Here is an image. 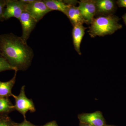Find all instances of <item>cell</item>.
<instances>
[{"instance_id": "6da1fadb", "label": "cell", "mask_w": 126, "mask_h": 126, "mask_svg": "<svg viewBox=\"0 0 126 126\" xmlns=\"http://www.w3.org/2000/svg\"><path fill=\"white\" fill-rule=\"evenodd\" d=\"M1 56L17 71H25L31 65L33 50L21 37L12 33L0 35Z\"/></svg>"}, {"instance_id": "7a4b0ae2", "label": "cell", "mask_w": 126, "mask_h": 126, "mask_svg": "<svg viewBox=\"0 0 126 126\" xmlns=\"http://www.w3.org/2000/svg\"><path fill=\"white\" fill-rule=\"evenodd\" d=\"M119 20L117 16L113 15L99 16L93 19L88 32L93 38L112 34L122 28V25L119 23Z\"/></svg>"}, {"instance_id": "3957f363", "label": "cell", "mask_w": 126, "mask_h": 126, "mask_svg": "<svg viewBox=\"0 0 126 126\" xmlns=\"http://www.w3.org/2000/svg\"><path fill=\"white\" fill-rule=\"evenodd\" d=\"M25 86L21 88L19 94L17 96L13 94L12 97L15 99V109L23 115L24 119H26L27 112L33 113L36 111L34 104L32 99L28 98L25 92Z\"/></svg>"}, {"instance_id": "277c9868", "label": "cell", "mask_w": 126, "mask_h": 126, "mask_svg": "<svg viewBox=\"0 0 126 126\" xmlns=\"http://www.w3.org/2000/svg\"><path fill=\"white\" fill-rule=\"evenodd\" d=\"M25 4L21 0H6L3 15L4 20L12 17L19 19L21 14L25 11Z\"/></svg>"}, {"instance_id": "5b68a950", "label": "cell", "mask_w": 126, "mask_h": 126, "mask_svg": "<svg viewBox=\"0 0 126 126\" xmlns=\"http://www.w3.org/2000/svg\"><path fill=\"white\" fill-rule=\"evenodd\" d=\"M25 11L38 22L49 12L52 11L43 0H35L33 2L26 4Z\"/></svg>"}, {"instance_id": "8992f818", "label": "cell", "mask_w": 126, "mask_h": 126, "mask_svg": "<svg viewBox=\"0 0 126 126\" xmlns=\"http://www.w3.org/2000/svg\"><path fill=\"white\" fill-rule=\"evenodd\" d=\"M79 3L78 8L80 11L84 23L90 24L97 14V9L95 0H82Z\"/></svg>"}, {"instance_id": "52a82bcc", "label": "cell", "mask_w": 126, "mask_h": 126, "mask_svg": "<svg viewBox=\"0 0 126 126\" xmlns=\"http://www.w3.org/2000/svg\"><path fill=\"white\" fill-rule=\"evenodd\" d=\"M19 20L22 26V34L21 37L25 42L27 43L38 22L25 11L21 14Z\"/></svg>"}, {"instance_id": "ba28073f", "label": "cell", "mask_w": 126, "mask_h": 126, "mask_svg": "<svg viewBox=\"0 0 126 126\" xmlns=\"http://www.w3.org/2000/svg\"><path fill=\"white\" fill-rule=\"evenodd\" d=\"M80 122L88 124L91 126H104L106 122L102 113L96 111L92 113H83L78 115Z\"/></svg>"}, {"instance_id": "9c48e42d", "label": "cell", "mask_w": 126, "mask_h": 126, "mask_svg": "<svg viewBox=\"0 0 126 126\" xmlns=\"http://www.w3.org/2000/svg\"><path fill=\"white\" fill-rule=\"evenodd\" d=\"M97 14L101 16L113 15L116 9V2L112 0H95Z\"/></svg>"}, {"instance_id": "30bf717a", "label": "cell", "mask_w": 126, "mask_h": 126, "mask_svg": "<svg viewBox=\"0 0 126 126\" xmlns=\"http://www.w3.org/2000/svg\"><path fill=\"white\" fill-rule=\"evenodd\" d=\"M87 29L81 24L74 26L72 30L73 43L75 49L79 55L82 54L80 50V46L85 34V31Z\"/></svg>"}, {"instance_id": "8fae6325", "label": "cell", "mask_w": 126, "mask_h": 126, "mask_svg": "<svg viewBox=\"0 0 126 126\" xmlns=\"http://www.w3.org/2000/svg\"><path fill=\"white\" fill-rule=\"evenodd\" d=\"M69 19L73 26L84 23L78 7L75 5H70L65 14Z\"/></svg>"}, {"instance_id": "7c38bea8", "label": "cell", "mask_w": 126, "mask_h": 126, "mask_svg": "<svg viewBox=\"0 0 126 126\" xmlns=\"http://www.w3.org/2000/svg\"><path fill=\"white\" fill-rule=\"evenodd\" d=\"M17 71H15L14 77L7 82L0 81V97H9L12 96V88L16 83Z\"/></svg>"}, {"instance_id": "4fadbf2b", "label": "cell", "mask_w": 126, "mask_h": 126, "mask_svg": "<svg viewBox=\"0 0 126 126\" xmlns=\"http://www.w3.org/2000/svg\"><path fill=\"white\" fill-rule=\"evenodd\" d=\"M44 2L51 11H58L65 15L70 5L65 4L63 1L60 0H44Z\"/></svg>"}, {"instance_id": "5bb4252c", "label": "cell", "mask_w": 126, "mask_h": 126, "mask_svg": "<svg viewBox=\"0 0 126 126\" xmlns=\"http://www.w3.org/2000/svg\"><path fill=\"white\" fill-rule=\"evenodd\" d=\"M15 110V106L9 97H0V115H8Z\"/></svg>"}, {"instance_id": "9a60e30c", "label": "cell", "mask_w": 126, "mask_h": 126, "mask_svg": "<svg viewBox=\"0 0 126 126\" xmlns=\"http://www.w3.org/2000/svg\"><path fill=\"white\" fill-rule=\"evenodd\" d=\"M10 70L17 71L15 68L12 67L8 63L5 59L0 55V73L4 71Z\"/></svg>"}, {"instance_id": "2e32d148", "label": "cell", "mask_w": 126, "mask_h": 126, "mask_svg": "<svg viewBox=\"0 0 126 126\" xmlns=\"http://www.w3.org/2000/svg\"><path fill=\"white\" fill-rule=\"evenodd\" d=\"M14 122L8 115H0V126H13Z\"/></svg>"}, {"instance_id": "e0dca14e", "label": "cell", "mask_w": 126, "mask_h": 126, "mask_svg": "<svg viewBox=\"0 0 126 126\" xmlns=\"http://www.w3.org/2000/svg\"><path fill=\"white\" fill-rule=\"evenodd\" d=\"M6 4V0H0V22L4 20L3 15Z\"/></svg>"}, {"instance_id": "ac0fdd59", "label": "cell", "mask_w": 126, "mask_h": 126, "mask_svg": "<svg viewBox=\"0 0 126 126\" xmlns=\"http://www.w3.org/2000/svg\"><path fill=\"white\" fill-rule=\"evenodd\" d=\"M13 126H36L32 124L30 122L27 121L26 119H24V121L21 123H16L14 122V125Z\"/></svg>"}, {"instance_id": "d6986e66", "label": "cell", "mask_w": 126, "mask_h": 126, "mask_svg": "<svg viewBox=\"0 0 126 126\" xmlns=\"http://www.w3.org/2000/svg\"><path fill=\"white\" fill-rule=\"evenodd\" d=\"M116 3L119 7L126 8V0H118Z\"/></svg>"}, {"instance_id": "ffe728a7", "label": "cell", "mask_w": 126, "mask_h": 126, "mask_svg": "<svg viewBox=\"0 0 126 126\" xmlns=\"http://www.w3.org/2000/svg\"><path fill=\"white\" fill-rule=\"evenodd\" d=\"M42 126H59L56 122L55 121L49 122L46 124L45 125Z\"/></svg>"}, {"instance_id": "44dd1931", "label": "cell", "mask_w": 126, "mask_h": 126, "mask_svg": "<svg viewBox=\"0 0 126 126\" xmlns=\"http://www.w3.org/2000/svg\"><path fill=\"white\" fill-rule=\"evenodd\" d=\"M122 18L123 19V21H124L125 25H126V13L123 16Z\"/></svg>"}, {"instance_id": "7402d4cb", "label": "cell", "mask_w": 126, "mask_h": 126, "mask_svg": "<svg viewBox=\"0 0 126 126\" xmlns=\"http://www.w3.org/2000/svg\"><path fill=\"white\" fill-rule=\"evenodd\" d=\"M79 126H91L88 124H85V123H82L80 122L79 123Z\"/></svg>"}, {"instance_id": "603a6c76", "label": "cell", "mask_w": 126, "mask_h": 126, "mask_svg": "<svg viewBox=\"0 0 126 126\" xmlns=\"http://www.w3.org/2000/svg\"><path fill=\"white\" fill-rule=\"evenodd\" d=\"M113 126V125H107V124H106V125H105V126Z\"/></svg>"}, {"instance_id": "cb8c5ba5", "label": "cell", "mask_w": 126, "mask_h": 126, "mask_svg": "<svg viewBox=\"0 0 126 126\" xmlns=\"http://www.w3.org/2000/svg\"><path fill=\"white\" fill-rule=\"evenodd\" d=\"M0 55H1V53H0Z\"/></svg>"}]
</instances>
